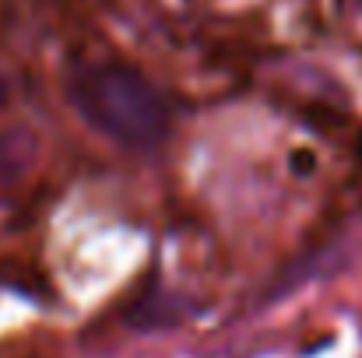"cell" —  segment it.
I'll list each match as a JSON object with an SVG mask.
<instances>
[{"instance_id": "obj_2", "label": "cell", "mask_w": 362, "mask_h": 358, "mask_svg": "<svg viewBox=\"0 0 362 358\" xmlns=\"http://www.w3.org/2000/svg\"><path fill=\"white\" fill-rule=\"evenodd\" d=\"M35 162V137L28 130H4L0 133V197L14 190Z\"/></svg>"}, {"instance_id": "obj_3", "label": "cell", "mask_w": 362, "mask_h": 358, "mask_svg": "<svg viewBox=\"0 0 362 358\" xmlns=\"http://www.w3.org/2000/svg\"><path fill=\"white\" fill-rule=\"evenodd\" d=\"M183 320V309H180V299L176 295H165L158 288L144 292L130 309H127V323L137 327V330H155V327H173Z\"/></svg>"}, {"instance_id": "obj_1", "label": "cell", "mask_w": 362, "mask_h": 358, "mask_svg": "<svg viewBox=\"0 0 362 358\" xmlns=\"http://www.w3.org/2000/svg\"><path fill=\"white\" fill-rule=\"evenodd\" d=\"M67 99L92 130L134 151L162 144L173 123L169 99L127 64H85L71 71Z\"/></svg>"}]
</instances>
